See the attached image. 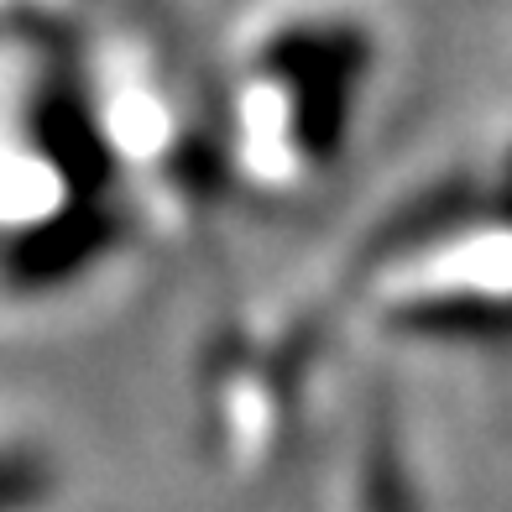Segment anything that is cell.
Listing matches in <instances>:
<instances>
[{
  "label": "cell",
  "mask_w": 512,
  "mask_h": 512,
  "mask_svg": "<svg viewBox=\"0 0 512 512\" xmlns=\"http://www.w3.org/2000/svg\"><path fill=\"white\" fill-rule=\"evenodd\" d=\"M476 209L439 225L429 309L445 330H471L486 340H512V157L497 173V189L471 194Z\"/></svg>",
  "instance_id": "cell-1"
}]
</instances>
